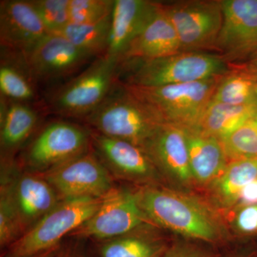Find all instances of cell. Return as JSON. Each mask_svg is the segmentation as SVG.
<instances>
[{
    "instance_id": "6da1fadb",
    "label": "cell",
    "mask_w": 257,
    "mask_h": 257,
    "mask_svg": "<svg viewBox=\"0 0 257 257\" xmlns=\"http://www.w3.org/2000/svg\"><path fill=\"white\" fill-rule=\"evenodd\" d=\"M134 192L139 207L155 226L203 241L219 237L215 217L197 199L155 184L142 186Z\"/></svg>"
},
{
    "instance_id": "7a4b0ae2",
    "label": "cell",
    "mask_w": 257,
    "mask_h": 257,
    "mask_svg": "<svg viewBox=\"0 0 257 257\" xmlns=\"http://www.w3.org/2000/svg\"><path fill=\"white\" fill-rule=\"evenodd\" d=\"M224 58L215 54L181 52L152 60L120 62L118 74L124 73L125 84L160 87L187 84L224 75L231 70Z\"/></svg>"
},
{
    "instance_id": "3957f363",
    "label": "cell",
    "mask_w": 257,
    "mask_h": 257,
    "mask_svg": "<svg viewBox=\"0 0 257 257\" xmlns=\"http://www.w3.org/2000/svg\"><path fill=\"white\" fill-rule=\"evenodd\" d=\"M92 131L143 147L162 121L118 81L102 103L84 118Z\"/></svg>"
},
{
    "instance_id": "277c9868",
    "label": "cell",
    "mask_w": 257,
    "mask_h": 257,
    "mask_svg": "<svg viewBox=\"0 0 257 257\" xmlns=\"http://www.w3.org/2000/svg\"><path fill=\"white\" fill-rule=\"evenodd\" d=\"M119 60L96 58L74 78L54 89L44 101L45 111L64 117L84 119L98 107L117 82Z\"/></svg>"
},
{
    "instance_id": "5b68a950",
    "label": "cell",
    "mask_w": 257,
    "mask_h": 257,
    "mask_svg": "<svg viewBox=\"0 0 257 257\" xmlns=\"http://www.w3.org/2000/svg\"><path fill=\"white\" fill-rule=\"evenodd\" d=\"M222 76L199 82L160 87H142L119 82L147 104L162 124L191 131L210 102Z\"/></svg>"
},
{
    "instance_id": "8992f818",
    "label": "cell",
    "mask_w": 257,
    "mask_h": 257,
    "mask_svg": "<svg viewBox=\"0 0 257 257\" xmlns=\"http://www.w3.org/2000/svg\"><path fill=\"white\" fill-rule=\"evenodd\" d=\"M101 201L102 198L62 199L20 239L3 251L1 257H30L58 247L64 237L96 212Z\"/></svg>"
},
{
    "instance_id": "52a82bcc",
    "label": "cell",
    "mask_w": 257,
    "mask_h": 257,
    "mask_svg": "<svg viewBox=\"0 0 257 257\" xmlns=\"http://www.w3.org/2000/svg\"><path fill=\"white\" fill-rule=\"evenodd\" d=\"M91 130L64 120L45 125L22 154L24 170L44 174L90 151Z\"/></svg>"
},
{
    "instance_id": "ba28073f",
    "label": "cell",
    "mask_w": 257,
    "mask_h": 257,
    "mask_svg": "<svg viewBox=\"0 0 257 257\" xmlns=\"http://www.w3.org/2000/svg\"><path fill=\"white\" fill-rule=\"evenodd\" d=\"M0 191L8 196L23 234L61 200L43 176L24 170L15 160L1 161Z\"/></svg>"
},
{
    "instance_id": "9c48e42d",
    "label": "cell",
    "mask_w": 257,
    "mask_h": 257,
    "mask_svg": "<svg viewBox=\"0 0 257 257\" xmlns=\"http://www.w3.org/2000/svg\"><path fill=\"white\" fill-rule=\"evenodd\" d=\"M161 5L175 29L182 52L214 50L222 25V0H187Z\"/></svg>"
},
{
    "instance_id": "30bf717a",
    "label": "cell",
    "mask_w": 257,
    "mask_h": 257,
    "mask_svg": "<svg viewBox=\"0 0 257 257\" xmlns=\"http://www.w3.org/2000/svg\"><path fill=\"white\" fill-rule=\"evenodd\" d=\"M152 224L138 204L134 191L115 187L102 201L96 212L68 237L97 241L126 234Z\"/></svg>"
},
{
    "instance_id": "8fae6325",
    "label": "cell",
    "mask_w": 257,
    "mask_h": 257,
    "mask_svg": "<svg viewBox=\"0 0 257 257\" xmlns=\"http://www.w3.org/2000/svg\"><path fill=\"white\" fill-rule=\"evenodd\" d=\"M61 200L103 198L114 188V179L91 149L90 151L44 174Z\"/></svg>"
},
{
    "instance_id": "7c38bea8",
    "label": "cell",
    "mask_w": 257,
    "mask_h": 257,
    "mask_svg": "<svg viewBox=\"0 0 257 257\" xmlns=\"http://www.w3.org/2000/svg\"><path fill=\"white\" fill-rule=\"evenodd\" d=\"M223 22L214 50L230 65L257 52V0H222Z\"/></svg>"
},
{
    "instance_id": "4fadbf2b",
    "label": "cell",
    "mask_w": 257,
    "mask_h": 257,
    "mask_svg": "<svg viewBox=\"0 0 257 257\" xmlns=\"http://www.w3.org/2000/svg\"><path fill=\"white\" fill-rule=\"evenodd\" d=\"M92 150L114 179L153 184L160 172L142 147L91 130Z\"/></svg>"
},
{
    "instance_id": "5bb4252c",
    "label": "cell",
    "mask_w": 257,
    "mask_h": 257,
    "mask_svg": "<svg viewBox=\"0 0 257 257\" xmlns=\"http://www.w3.org/2000/svg\"><path fill=\"white\" fill-rule=\"evenodd\" d=\"M23 56L37 84L73 75L93 58L60 34H49L33 50Z\"/></svg>"
},
{
    "instance_id": "9a60e30c",
    "label": "cell",
    "mask_w": 257,
    "mask_h": 257,
    "mask_svg": "<svg viewBox=\"0 0 257 257\" xmlns=\"http://www.w3.org/2000/svg\"><path fill=\"white\" fill-rule=\"evenodd\" d=\"M48 35L31 1L0 2L2 50L26 55Z\"/></svg>"
},
{
    "instance_id": "2e32d148",
    "label": "cell",
    "mask_w": 257,
    "mask_h": 257,
    "mask_svg": "<svg viewBox=\"0 0 257 257\" xmlns=\"http://www.w3.org/2000/svg\"><path fill=\"white\" fill-rule=\"evenodd\" d=\"M159 172L181 184L192 181L184 130L162 124L142 147Z\"/></svg>"
},
{
    "instance_id": "e0dca14e",
    "label": "cell",
    "mask_w": 257,
    "mask_h": 257,
    "mask_svg": "<svg viewBox=\"0 0 257 257\" xmlns=\"http://www.w3.org/2000/svg\"><path fill=\"white\" fill-rule=\"evenodd\" d=\"M159 3L147 0H114L106 55L119 60L153 18Z\"/></svg>"
},
{
    "instance_id": "ac0fdd59",
    "label": "cell",
    "mask_w": 257,
    "mask_h": 257,
    "mask_svg": "<svg viewBox=\"0 0 257 257\" xmlns=\"http://www.w3.org/2000/svg\"><path fill=\"white\" fill-rule=\"evenodd\" d=\"M39 111L28 103L9 100L1 95V161L15 160V154L36 131Z\"/></svg>"
},
{
    "instance_id": "d6986e66",
    "label": "cell",
    "mask_w": 257,
    "mask_h": 257,
    "mask_svg": "<svg viewBox=\"0 0 257 257\" xmlns=\"http://www.w3.org/2000/svg\"><path fill=\"white\" fill-rule=\"evenodd\" d=\"M148 224L109 239L92 241L88 257H162L167 243Z\"/></svg>"
},
{
    "instance_id": "ffe728a7",
    "label": "cell",
    "mask_w": 257,
    "mask_h": 257,
    "mask_svg": "<svg viewBox=\"0 0 257 257\" xmlns=\"http://www.w3.org/2000/svg\"><path fill=\"white\" fill-rule=\"evenodd\" d=\"M181 52L175 29L159 3L153 18L121 56L119 63L130 60L160 58Z\"/></svg>"
},
{
    "instance_id": "44dd1931",
    "label": "cell",
    "mask_w": 257,
    "mask_h": 257,
    "mask_svg": "<svg viewBox=\"0 0 257 257\" xmlns=\"http://www.w3.org/2000/svg\"><path fill=\"white\" fill-rule=\"evenodd\" d=\"M193 179L199 184L213 183L228 164L220 140L184 131Z\"/></svg>"
},
{
    "instance_id": "7402d4cb",
    "label": "cell",
    "mask_w": 257,
    "mask_h": 257,
    "mask_svg": "<svg viewBox=\"0 0 257 257\" xmlns=\"http://www.w3.org/2000/svg\"><path fill=\"white\" fill-rule=\"evenodd\" d=\"M257 116V104L232 106L210 101L189 133L221 140Z\"/></svg>"
},
{
    "instance_id": "603a6c76",
    "label": "cell",
    "mask_w": 257,
    "mask_h": 257,
    "mask_svg": "<svg viewBox=\"0 0 257 257\" xmlns=\"http://www.w3.org/2000/svg\"><path fill=\"white\" fill-rule=\"evenodd\" d=\"M36 86L24 56L2 50L1 95L9 100L32 104L37 98Z\"/></svg>"
},
{
    "instance_id": "cb8c5ba5",
    "label": "cell",
    "mask_w": 257,
    "mask_h": 257,
    "mask_svg": "<svg viewBox=\"0 0 257 257\" xmlns=\"http://www.w3.org/2000/svg\"><path fill=\"white\" fill-rule=\"evenodd\" d=\"M231 66V70L221 77L211 101L232 106L257 104V77L239 64Z\"/></svg>"
},
{
    "instance_id": "d4e9b609",
    "label": "cell",
    "mask_w": 257,
    "mask_h": 257,
    "mask_svg": "<svg viewBox=\"0 0 257 257\" xmlns=\"http://www.w3.org/2000/svg\"><path fill=\"white\" fill-rule=\"evenodd\" d=\"M257 179V159L230 161L220 177L213 182V191L225 206L237 202L240 192Z\"/></svg>"
},
{
    "instance_id": "484cf974",
    "label": "cell",
    "mask_w": 257,
    "mask_h": 257,
    "mask_svg": "<svg viewBox=\"0 0 257 257\" xmlns=\"http://www.w3.org/2000/svg\"><path fill=\"white\" fill-rule=\"evenodd\" d=\"M111 25V15L96 23L69 24L60 35L93 58H99L107 52Z\"/></svg>"
},
{
    "instance_id": "4316f807",
    "label": "cell",
    "mask_w": 257,
    "mask_h": 257,
    "mask_svg": "<svg viewBox=\"0 0 257 257\" xmlns=\"http://www.w3.org/2000/svg\"><path fill=\"white\" fill-rule=\"evenodd\" d=\"M220 141L228 160L257 159V116Z\"/></svg>"
},
{
    "instance_id": "83f0119b",
    "label": "cell",
    "mask_w": 257,
    "mask_h": 257,
    "mask_svg": "<svg viewBox=\"0 0 257 257\" xmlns=\"http://www.w3.org/2000/svg\"><path fill=\"white\" fill-rule=\"evenodd\" d=\"M48 34H61L70 24L69 0H32Z\"/></svg>"
},
{
    "instance_id": "f1b7e54d",
    "label": "cell",
    "mask_w": 257,
    "mask_h": 257,
    "mask_svg": "<svg viewBox=\"0 0 257 257\" xmlns=\"http://www.w3.org/2000/svg\"><path fill=\"white\" fill-rule=\"evenodd\" d=\"M114 0H69L70 24L100 21L112 13Z\"/></svg>"
},
{
    "instance_id": "f546056e",
    "label": "cell",
    "mask_w": 257,
    "mask_h": 257,
    "mask_svg": "<svg viewBox=\"0 0 257 257\" xmlns=\"http://www.w3.org/2000/svg\"><path fill=\"white\" fill-rule=\"evenodd\" d=\"M18 217L8 196L0 191V248L2 251L23 236Z\"/></svg>"
},
{
    "instance_id": "4dcf8cb0",
    "label": "cell",
    "mask_w": 257,
    "mask_h": 257,
    "mask_svg": "<svg viewBox=\"0 0 257 257\" xmlns=\"http://www.w3.org/2000/svg\"><path fill=\"white\" fill-rule=\"evenodd\" d=\"M235 226L245 234L257 232V204L241 208L236 214Z\"/></svg>"
},
{
    "instance_id": "1f68e13d",
    "label": "cell",
    "mask_w": 257,
    "mask_h": 257,
    "mask_svg": "<svg viewBox=\"0 0 257 257\" xmlns=\"http://www.w3.org/2000/svg\"><path fill=\"white\" fill-rule=\"evenodd\" d=\"M162 257H210L191 246L177 244L167 248Z\"/></svg>"
},
{
    "instance_id": "d6a6232c",
    "label": "cell",
    "mask_w": 257,
    "mask_h": 257,
    "mask_svg": "<svg viewBox=\"0 0 257 257\" xmlns=\"http://www.w3.org/2000/svg\"><path fill=\"white\" fill-rule=\"evenodd\" d=\"M243 207L257 204V179L247 184L240 192L237 202Z\"/></svg>"
},
{
    "instance_id": "836d02e7",
    "label": "cell",
    "mask_w": 257,
    "mask_h": 257,
    "mask_svg": "<svg viewBox=\"0 0 257 257\" xmlns=\"http://www.w3.org/2000/svg\"><path fill=\"white\" fill-rule=\"evenodd\" d=\"M55 257H88L86 248L77 244H61Z\"/></svg>"
},
{
    "instance_id": "e575fe53",
    "label": "cell",
    "mask_w": 257,
    "mask_h": 257,
    "mask_svg": "<svg viewBox=\"0 0 257 257\" xmlns=\"http://www.w3.org/2000/svg\"><path fill=\"white\" fill-rule=\"evenodd\" d=\"M238 64L241 66L243 68L247 70L250 73L257 77V52L256 54H254L251 58L248 59L246 62Z\"/></svg>"
},
{
    "instance_id": "d590c367",
    "label": "cell",
    "mask_w": 257,
    "mask_h": 257,
    "mask_svg": "<svg viewBox=\"0 0 257 257\" xmlns=\"http://www.w3.org/2000/svg\"><path fill=\"white\" fill-rule=\"evenodd\" d=\"M60 246L55 248H52V249L49 250V251H45V252L39 253V254L35 255V256L30 257H55L56 255H57V251H58V249L59 248H60Z\"/></svg>"
},
{
    "instance_id": "8d00e7d4",
    "label": "cell",
    "mask_w": 257,
    "mask_h": 257,
    "mask_svg": "<svg viewBox=\"0 0 257 257\" xmlns=\"http://www.w3.org/2000/svg\"><path fill=\"white\" fill-rule=\"evenodd\" d=\"M255 95H256V99L257 101V82L256 84V87H255Z\"/></svg>"
}]
</instances>
